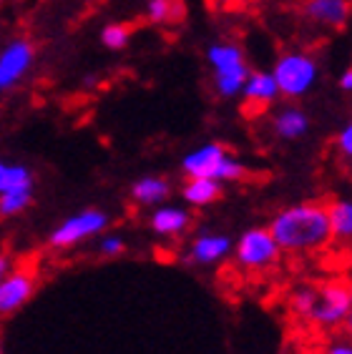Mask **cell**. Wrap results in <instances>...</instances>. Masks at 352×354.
Returning <instances> with one entry per match:
<instances>
[{
  "instance_id": "cell-25",
  "label": "cell",
  "mask_w": 352,
  "mask_h": 354,
  "mask_svg": "<svg viewBox=\"0 0 352 354\" xmlns=\"http://www.w3.org/2000/svg\"><path fill=\"white\" fill-rule=\"evenodd\" d=\"M340 88L345 93H352V68H347L345 73L340 75Z\"/></svg>"
},
{
  "instance_id": "cell-15",
  "label": "cell",
  "mask_w": 352,
  "mask_h": 354,
  "mask_svg": "<svg viewBox=\"0 0 352 354\" xmlns=\"http://www.w3.org/2000/svg\"><path fill=\"white\" fill-rule=\"evenodd\" d=\"M171 196V184L164 176H141L131 184V201L139 206H159Z\"/></svg>"
},
{
  "instance_id": "cell-27",
  "label": "cell",
  "mask_w": 352,
  "mask_h": 354,
  "mask_svg": "<svg viewBox=\"0 0 352 354\" xmlns=\"http://www.w3.org/2000/svg\"><path fill=\"white\" fill-rule=\"evenodd\" d=\"M342 327L347 329V337H350V339H352V312L347 314V319H345V324H342Z\"/></svg>"
},
{
  "instance_id": "cell-1",
  "label": "cell",
  "mask_w": 352,
  "mask_h": 354,
  "mask_svg": "<svg viewBox=\"0 0 352 354\" xmlns=\"http://www.w3.org/2000/svg\"><path fill=\"white\" fill-rule=\"evenodd\" d=\"M282 252L310 254L330 244L332 229L327 216V204L319 201H299L279 209L267 226Z\"/></svg>"
},
{
  "instance_id": "cell-20",
  "label": "cell",
  "mask_w": 352,
  "mask_h": 354,
  "mask_svg": "<svg viewBox=\"0 0 352 354\" xmlns=\"http://www.w3.org/2000/svg\"><path fill=\"white\" fill-rule=\"evenodd\" d=\"M33 204V189H21V191H8L0 194V218H13L28 212Z\"/></svg>"
},
{
  "instance_id": "cell-9",
  "label": "cell",
  "mask_w": 352,
  "mask_h": 354,
  "mask_svg": "<svg viewBox=\"0 0 352 354\" xmlns=\"http://www.w3.org/2000/svg\"><path fill=\"white\" fill-rule=\"evenodd\" d=\"M38 289V277L30 269H10L0 279V317H13L33 299Z\"/></svg>"
},
{
  "instance_id": "cell-6",
  "label": "cell",
  "mask_w": 352,
  "mask_h": 354,
  "mask_svg": "<svg viewBox=\"0 0 352 354\" xmlns=\"http://www.w3.org/2000/svg\"><path fill=\"white\" fill-rule=\"evenodd\" d=\"M111 224V216L103 209H81V212L71 214L68 218H63L61 224L55 226L53 232L48 234V246L66 252L73 246L83 244L88 239L101 236Z\"/></svg>"
},
{
  "instance_id": "cell-26",
  "label": "cell",
  "mask_w": 352,
  "mask_h": 354,
  "mask_svg": "<svg viewBox=\"0 0 352 354\" xmlns=\"http://www.w3.org/2000/svg\"><path fill=\"white\" fill-rule=\"evenodd\" d=\"M10 269H13V259H10L8 254H0V279H3Z\"/></svg>"
},
{
  "instance_id": "cell-28",
  "label": "cell",
  "mask_w": 352,
  "mask_h": 354,
  "mask_svg": "<svg viewBox=\"0 0 352 354\" xmlns=\"http://www.w3.org/2000/svg\"><path fill=\"white\" fill-rule=\"evenodd\" d=\"M347 286H350V299H352V279H350V281H347Z\"/></svg>"
},
{
  "instance_id": "cell-16",
  "label": "cell",
  "mask_w": 352,
  "mask_h": 354,
  "mask_svg": "<svg viewBox=\"0 0 352 354\" xmlns=\"http://www.w3.org/2000/svg\"><path fill=\"white\" fill-rule=\"evenodd\" d=\"M222 181L206 176H191L186 178V184L182 186V198L189 206H209L222 198Z\"/></svg>"
},
{
  "instance_id": "cell-23",
  "label": "cell",
  "mask_w": 352,
  "mask_h": 354,
  "mask_svg": "<svg viewBox=\"0 0 352 354\" xmlns=\"http://www.w3.org/2000/svg\"><path fill=\"white\" fill-rule=\"evenodd\" d=\"M335 146H337V151L347 158V161H352V118L342 126V131L337 133Z\"/></svg>"
},
{
  "instance_id": "cell-13",
  "label": "cell",
  "mask_w": 352,
  "mask_h": 354,
  "mask_svg": "<svg viewBox=\"0 0 352 354\" xmlns=\"http://www.w3.org/2000/svg\"><path fill=\"white\" fill-rule=\"evenodd\" d=\"M151 232L156 236H182L191 226V214L184 206H156L149 218Z\"/></svg>"
},
{
  "instance_id": "cell-11",
  "label": "cell",
  "mask_w": 352,
  "mask_h": 354,
  "mask_svg": "<svg viewBox=\"0 0 352 354\" xmlns=\"http://www.w3.org/2000/svg\"><path fill=\"white\" fill-rule=\"evenodd\" d=\"M231 249H234V241L227 234L202 232L199 236L191 239L189 249H186V261L199 266H214L227 259Z\"/></svg>"
},
{
  "instance_id": "cell-4",
  "label": "cell",
  "mask_w": 352,
  "mask_h": 354,
  "mask_svg": "<svg viewBox=\"0 0 352 354\" xmlns=\"http://www.w3.org/2000/svg\"><path fill=\"white\" fill-rule=\"evenodd\" d=\"M272 75L277 81L279 95L297 101L317 86L319 63L310 50H285L277 55V61L272 66Z\"/></svg>"
},
{
  "instance_id": "cell-12",
  "label": "cell",
  "mask_w": 352,
  "mask_h": 354,
  "mask_svg": "<svg viewBox=\"0 0 352 354\" xmlns=\"http://www.w3.org/2000/svg\"><path fill=\"white\" fill-rule=\"evenodd\" d=\"M302 15L315 26L345 28L352 18V0H305Z\"/></svg>"
},
{
  "instance_id": "cell-5",
  "label": "cell",
  "mask_w": 352,
  "mask_h": 354,
  "mask_svg": "<svg viewBox=\"0 0 352 354\" xmlns=\"http://www.w3.org/2000/svg\"><path fill=\"white\" fill-rule=\"evenodd\" d=\"M182 171L184 176H206V178H217L222 184H229V181H242L247 176V166L234 158L227 151V146L217 141H209L199 146V149L189 151L186 156L182 158Z\"/></svg>"
},
{
  "instance_id": "cell-14",
  "label": "cell",
  "mask_w": 352,
  "mask_h": 354,
  "mask_svg": "<svg viewBox=\"0 0 352 354\" xmlns=\"http://www.w3.org/2000/svg\"><path fill=\"white\" fill-rule=\"evenodd\" d=\"M272 133L282 141H297V138L307 136L310 131V116L305 111L297 109V106H287V109H279L270 121Z\"/></svg>"
},
{
  "instance_id": "cell-21",
  "label": "cell",
  "mask_w": 352,
  "mask_h": 354,
  "mask_svg": "<svg viewBox=\"0 0 352 354\" xmlns=\"http://www.w3.org/2000/svg\"><path fill=\"white\" fill-rule=\"evenodd\" d=\"M131 35L134 30L126 23H109L101 28V46L109 50H123L131 43Z\"/></svg>"
},
{
  "instance_id": "cell-30",
  "label": "cell",
  "mask_w": 352,
  "mask_h": 354,
  "mask_svg": "<svg viewBox=\"0 0 352 354\" xmlns=\"http://www.w3.org/2000/svg\"><path fill=\"white\" fill-rule=\"evenodd\" d=\"M0 354H3V342H0Z\"/></svg>"
},
{
  "instance_id": "cell-17",
  "label": "cell",
  "mask_w": 352,
  "mask_h": 354,
  "mask_svg": "<svg viewBox=\"0 0 352 354\" xmlns=\"http://www.w3.org/2000/svg\"><path fill=\"white\" fill-rule=\"evenodd\" d=\"M33 186H35V176H33V171L28 169L26 164L0 158V194H8V191H21V189H33Z\"/></svg>"
},
{
  "instance_id": "cell-10",
  "label": "cell",
  "mask_w": 352,
  "mask_h": 354,
  "mask_svg": "<svg viewBox=\"0 0 352 354\" xmlns=\"http://www.w3.org/2000/svg\"><path fill=\"white\" fill-rule=\"evenodd\" d=\"M239 95L244 101V109L249 113H257V116L264 111H270L277 103V98H282L272 71H249Z\"/></svg>"
},
{
  "instance_id": "cell-22",
  "label": "cell",
  "mask_w": 352,
  "mask_h": 354,
  "mask_svg": "<svg viewBox=\"0 0 352 354\" xmlns=\"http://www.w3.org/2000/svg\"><path fill=\"white\" fill-rule=\"evenodd\" d=\"M123 252H126L123 236H118V234H101V239H98V254H101V257L116 259V257H121Z\"/></svg>"
},
{
  "instance_id": "cell-7",
  "label": "cell",
  "mask_w": 352,
  "mask_h": 354,
  "mask_svg": "<svg viewBox=\"0 0 352 354\" xmlns=\"http://www.w3.org/2000/svg\"><path fill=\"white\" fill-rule=\"evenodd\" d=\"M231 252H234L237 264L242 269H247V272H264V269H270V266H274L282 259V249L274 241L270 229H264V226L247 229L237 239Z\"/></svg>"
},
{
  "instance_id": "cell-19",
  "label": "cell",
  "mask_w": 352,
  "mask_h": 354,
  "mask_svg": "<svg viewBox=\"0 0 352 354\" xmlns=\"http://www.w3.org/2000/svg\"><path fill=\"white\" fill-rule=\"evenodd\" d=\"M184 15L182 0H149L146 3V21L154 26H169Z\"/></svg>"
},
{
  "instance_id": "cell-18",
  "label": "cell",
  "mask_w": 352,
  "mask_h": 354,
  "mask_svg": "<svg viewBox=\"0 0 352 354\" xmlns=\"http://www.w3.org/2000/svg\"><path fill=\"white\" fill-rule=\"evenodd\" d=\"M327 216H330L332 239H352V201L350 198H337L327 204Z\"/></svg>"
},
{
  "instance_id": "cell-2",
  "label": "cell",
  "mask_w": 352,
  "mask_h": 354,
  "mask_svg": "<svg viewBox=\"0 0 352 354\" xmlns=\"http://www.w3.org/2000/svg\"><path fill=\"white\" fill-rule=\"evenodd\" d=\"M292 309L302 319L319 329L342 327L352 312L350 286L347 281H325L317 286H299L292 294Z\"/></svg>"
},
{
  "instance_id": "cell-3",
  "label": "cell",
  "mask_w": 352,
  "mask_h": 354,
  "mask_svg": "<svg viewBox=\"0 0 352 354\" xmlns=\"http://www.w3.org/2000/svg\"><path fill=\"white\" fill-rule=\"evenodd\" d=\"M206 63L211 71V88L219 98H237L249 75V63L242 46L231 41H214L206 48Z\"/></svg>"
},
{
  "instance_id": "cell-24",
  "label": "cell",
  "mask_w": 352,
  "mask_h": 354,
  "mask_svg": "<svg viewBox=\"0 0 352 354\" xmlns=\"http://www.w3.org/2000/svg\"><path fill=\"white\" fill-rule=\"evenodd\" d=\"M325 354H352V339H335L327 344Z\"/></svg>"
},
{
  "instance_id": "cell-29",
  "label": "cell",
  "mask_w": 352,
  "mask_h": 354,
  "mask_svg": "<svg viewBox=\"0 0 352 354\" xmlns=\"http://www.w3.org/2000/svg\"><path fill=\"white\" fill-rule=\"evenodd\" d=\"M3 93H6V91H3V86H0V95H3Z\"/></svg>"
},
{
  "instance_id": "cell-8",
  "label": "cell",
  "mask_w": 352,
  "mask_h": 354,
  "mask_svg": "<svg viewBox=\"0 0 352 354\" xmlns=\"http://www.w3.org/2000/svg\"><path fill=\"white\" fill-rule=\"evenodd\" d=\"M35 63V46L28 38H10L0 48V86L3 91L15 88L30 73Z\"/></svg>"
}]
</instances>
